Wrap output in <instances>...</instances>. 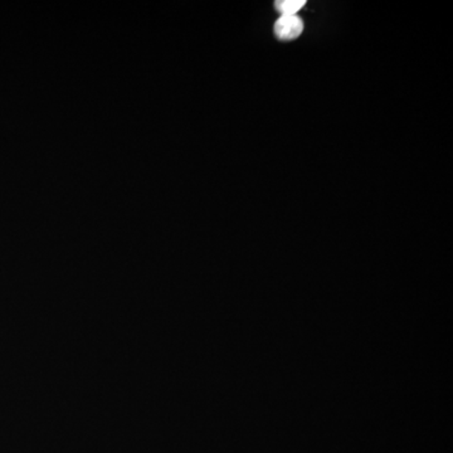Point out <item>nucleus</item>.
I'll return each mask as SVG.
<instances>
[{
  "mask_svg": "<svg viewBox=\"0 0 453 453\" xmlns=\"http://www.w3.org/2000/svg\"><path fill=\"white\" fill-rule=\"evenodd\" d=\"M303 23L297 15H281L275 24V33L282 41H292L301 35Z\"/></svg>",
  "mask_w": 453,
  "mask_h": 453,
  "instance_id": "1",
  "label": "nucleus"
},
{
  "mask_svg": "<svg viewBox=\"0 0 453 453\" xmlns=\"http://www.w3.org/2000/svg\"><path fill=\"white\" fill-rule=\"evenodd\" d=\"M305 4V0H278L275 3L276 9L282 15H296Z\"/></svg>",
  "mask_w": 453,
  "mask_h": 453,
  "instance_id": "2",
  "label": "nucleus"
}]
</instances>
